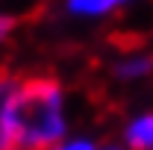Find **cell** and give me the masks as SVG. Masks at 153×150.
I'll list each match as a JSON object with an SVG mask.
<instances>
[{
	"label": "cell",
	"mask_w": 153,
	"mask_h": 150,
	"mask_svg": "<svg viewBox=\"0 0 153 150\" xmlns=\"http://www.w3.org/2000/svg\"><path fill=\"white\" fill-rule=\"evenodd\" d=\"M68 127V91L56 76H18L6 115L9 150H50L71 135Z\"/></svg>",
	"instance_id": "cell-1"
},
{
	"label": "cell",
	"mask_w": 153,
	"mask_h": 150,
	"mask_svg": "<svg viewBox=\"0 0 153 150\" xmlns=\"http://www.w3.org/2000/svg\"><path fill=\"white\" fill-rule=\"evenodd\" d=\"M124 147L127 150H153V109L127 118V124H124Z\"/></svg>",
	"instance_id": "cell-4"
},
{
	"label": "cell",
	"mask_w": 153,
	"mask_h": 150,
	"mask_svg": "<svg viewBox=\"0 0 153 150\" xmlns=\"http://www.w3.org/2000/svg\"><path fill=\"white\" fill-rule=\"evenodd\" d=\"M135 3L138 0H62V9L76 21H106Z\"/></svg>",
	"instance_id": "cell-3"
},
{
	"label": "cell",
	"mask_w": 153,
	"mask_h": 150,
	"mask_svg": "<svg viewBox=\"0 0 153 150\" xmlns=\"http://www.w3.org/2000/svg\"><path fill=\"white\" fill-rule=\"evenodd\" d=\"M50 150H100V144L94 138H88V135H68Z\"/></svg>",
	"instance_id": "cell-6"
},
{
	"label": "cell",
	"mask_w": 153,
	"mask_h": 150,
	"mask_svg": "<svg viewBox=\"0 0 153 150\" xmlns=\"http://www.w3.org/2000/svg\"><path fill=\"white\" fill-rule=\"evenodd\" d=\"M18 76L0 71V150H9V135H6V115H9V100L15 91Z\"/></svg>",
	"instance_id": "cell-5"
},
{
	"label": "cell",
	"mask_w": 153,
	"mask_h": 150,
	"mask_svg": "<svg viewBox=\"0 0 153 150\" xmlns=\"http://www.w3.org/2000/svg\"><path fill=\"white\" fill-rule=\"evenodd\" d=\"M15 30H18V15L9 12L6 6H0V44H6L15 36Z\"/></svg>",
	"instance_id": "cell-7"
},
{
	"label": "cell",
	"mask_w": 153,
	"mask_h": 150,
	"mask_svg": "<svg viewBox=\"0 0 153 150\" xmlns=\"http://www.w3.org/2000/svg\"><path fill=\"white\" fill-rule=\"evenodd\" d=\"M100 150H127L124 144H100Z\"/></svg>",
	"instance_id": "cell-8"
},
{
	"label": "cell",
	"mask_w": 153,
	"mask_h": 150,
	"mask_svg": "<svg viewBox=\"0 0 153 150\" xmlns=\"http://www.w3.org/2000/svg\"><path fill=\"white\" fill-rule=\"evenodd\" d=\"M109 74L115 82L135 85V82H147L153 76V50L147 47H127L121 53H115L109 62Z\"/></svg>",
	"instance_id": "cell-2"
}]
</instances>
